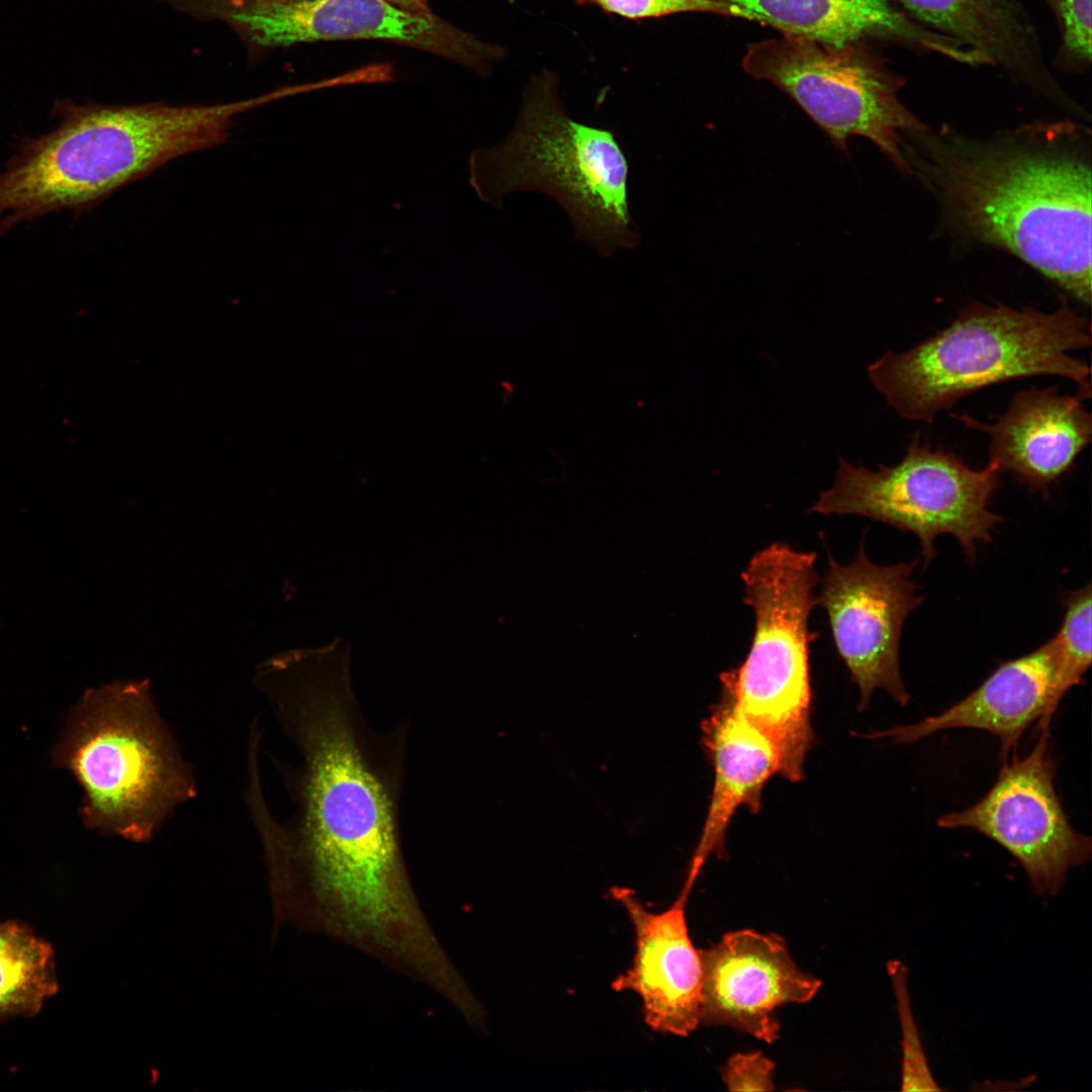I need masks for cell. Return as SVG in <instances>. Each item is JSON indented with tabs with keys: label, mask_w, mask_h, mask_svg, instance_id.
Returning <instances> with one entry per match:
<instances>
[{
	"label": "cell",
	"mask_w": 1092,
	"mask_h": 1092,
	"mask_svg": "<svg viewBox=\"0 0 1092 1092\" xmlns=\"http://www.w3.org/2000/svg\"><path fill=\"white\" fill-rule=\"evenodd\" d=\"M339 643L273 659L256 685L300 763L282 826L264 803L258 771L248 802L264 848L276 927L342 941L400 974L431 963L441 943L412 885L399 830L407 727L366 720Z\"/></svg>",
	"instance_id": "1"
},
{
	"label": "cell",
	"mask_w": 1092,
	"mask_h": 1092,
	"mask_svg": "<svg viewBox=\"0 0 1092 1092\" xmlns=\"http://www.w3.org/2000/svg\"><path fill=\"white\" fill-rule=\"evenodd\" d=\"M931 177L972 239L1014 254L1091 302V170L1067 150L938 139Z\"/></svg>",
	"instance_id": "2"
},
{
	"label": "cell",
	"mask_w": 1092,
	"mask_h": 1092,
	"mask_svg": "<svg viewBox=\"0 0 1092 1092\" xmlns=\"http://www.w3.org/2000/svg\"><path fill=\"white\" fill-rule=\"evenodd\" d=\"M246 100L212 105L76 104L58 100L59 125L26 139L0 171V231L62 209L84 210L164 164L223 144Z\"/></svg>",
	"instance_id": "3"
},
{
	"label": "cell",
	"mask_w": 1092,
	"mask_h": 1092,
	"mask_svg": "<svg viewBox=\"0 0 1092 1092\" xmlns=\"http://www.w3.org/2000/svg\"><path fill=\"white\" fill-rule=\"evenodd\" d=\"M1091 324L1065 301L1053 312L972 303L943 330L870 364L868 377L903 419L930 424L979 389L1020 378H1068L1091 396L1090 366L1071 352L1091 346Z\"/></svg>",
	"instance_id": "4"
},
{
	"label": "cell",
	"mask_w": 1092,
	"mask_h": 1092,
	"mask_svg": "<svg viewBox=\"0 0 1092 1092\" xmlns=\"http://www.w3.org/2000/svg\"><path fill=\"white\" fill-rule=\"evenodd\" d=\"M469 183L500 208L517 191H535L566 212L576 241L603 257L641 243L628 195L629 165L613 130L572 119L552 73L528 85L512 129L500 144L475 149Z\"/></svg>",
	"instance_id": "5"
},
{
	"label": "cell",
	"mask_w": 1092,
	"mask_h": 1092,
	"mask_svg": "<svg viewBox=\"0 0 1092 1092\" xmlns=\"http://www.w3.org/2000/svg\"><path fill=\"white\" fill-rule=\"evenodd\" d=\"M55 758L84 791V823L133 842L150 841L197 793L192 768L159 715L148 679L88 689L69 717Z\"/></svg>",
	"instance_id": "6"
},
{
	"label": "cell",
	"mask_w": 1092,
	"mask_h": 1092,
	"mask_svg": "<svg viewBox=\"0 0 1092 1092\" xmlns=\"http://www.w3.org/2000/svg\"><path fill=\"white\" fill-rule=\"evenodd\" d=\"M815 552L774 542L753 554L740 576L754 615L745 659L720 673L721 696L772 743L779 771L796 783L812 745L810 629L818 583Z\"/></svg>",
	"instance_id": "7"
},
{
	"label": "cell",
	"mask_w": 1092,
	"mask_h": 1092,
	"mask_svg": "<svg viewBox=\"0 0 1092 1092\" xmlns=\"http://www.w3.org/2000/svg\"><path fill=\"white\" fill-rule=\"evenodd\" d=\"M999 474L992 462L974 469L915 434L893 466L873 471L839 458L833 485L819 493L809 513L856 515L912 533L919 539L924 567L936 555L934 539L949 534L974 562L977 544L992 541L1002 521L989 510Z\"/></svg>",
	"instance_id": "8"
},
{
	"label": "cell",
	"mask_w": 1092,
	"mask_h": 1092,
	"mask_svg": "<svg viewBox=\"0 0 1092 1092\" xmlns=\"http://www.w3.org/2000/svg\"><path fill=\"white\" fill-rule=\"evenodd\" d=\"M742 65L791 96L838 150L848 153V140L863 136L906 170L900 133L924 127L899 97L906 80L866 44L835 48L784 34L751 43Z\"/></svg>",
	"instance_id": "9"
},
{
	"label": "cell",
	"mask_w": 1092,
	"mask_h": 1092,
	"mask_svg": "<svg viewBox=\"0 0 1092 1092\" xmlns=\"http://www.w3.org/2000/svg\"><path fill=\"white\" fill-rule=\"evenodd\" d=\"M192 16L220 20L260 49L337 39H377L425 51L474 70L500 58L434 13L406 11L387 0H188Z\"/></svg>",
	"instance_id": "10"
},
{
	"label": "cell",
	"mask_w": 1092,
	"mask_h": 1092,
	"mask_svg": "<svg viewBox=\"0 0 1092 1092\" xmlns=\"http://www.w3.org/2000/svg\"><path fill=\"white\" fill-rule=\"evenodd\" d=\"M1049 730L1022 759L1012 755L987 794L963 811L937 819L942 828H972L1017 859L1032 890L1055 895L1068 872L1091 857V838L1076 831L1062 806L1054 780Z\"/></svg>",
	"instance_id": "11"
},
{
	"label": "cell",
	"mask_w": 1092,
	"mask_h": 1092,
	"mask_svg": "<svg viewBox=\"0 0 1092 1092\" xmlns=\"http://www.w3.org/2000/svg\"><path fill=\"white\" fill-rule=\"evenodd\" d=\"M920 559L880 565L867 555L863 539L849 564L828 557L816 606L827 616L840 659L859 691L858 710H867L876 690L901 706L910 695L900 668V640L907 617L924 597L912 571Z\"/></svg>",
	"instance_id": "12"
},
{
	"label": "cell",
	"mask_w": 1092,
	"mask_h": 1092,
	"mask_svg": "<svg viewBox=\"0 0 1092 1092\" xmlns=\"http://www.w3.org/2000/svg\"><path fill=\"white\" fill-rule=\"evenodd\" d=\"M699 952L701 1023L733 1027L767 1042L780 1035L777 1009L810 1001L821 986L794 963L777 934L737 930Z\"/></svg>",
	"instance_id": "13"
},
{
	"label": "cell",
	"mask_w": 1092,
	"mask_h": 1092,
	"mask_svg": "<svg viewBox=\"0 0 1092 1092\" xmlns=\"http://www.w3.org/2000/svg\"><path fill=\"white\" fill-rule=\"evenodd\" d=\"M1060 653L1055 638L1023 656L1001 662L971 694L943 712L916 723L868 734L899 744L921 740L957 728L990 732L1000 740V758L1014 755L1024 731L1038 721L1046 731L1058 710Z\"/></svg>",
	"instance_id": "14"
},
{
	"label": "cell",
	"mask_w": 1092,
	"mask_h": 1092,
	"mask_svg": "<svg viewBox=\"0 0 1092 1092\" xmlns=\"http://www.w3.org/2000/svg\"><path fill=\"white\" fill-rule=\"evenodd\" d=\"M635 929L636 951L630 970L612 987L632 990L643 1001L644 1018L654 1030L687 1036L701 1023L702 964L689 935L681 891L665 911L647 910L633 892L614 889Z\"/></svg>",
	"instance_id": "15"
},
{
	"label": "cell",
	"mask_w": 1092,
	"mask_h": 1092,
	"mask_svg": "<svg viewBox=\"0 0 1092 1092\" xmlns=\"http://www.w3.org/2000/svg\"><path fill=\"white\" fill-rule=\"evenodd\" d=\"M1078 395L1056 387H1032L1014 394L992 424L959 416L967 428L990 438L989 462L1012 474L1032 491L1048 492L1073 466L1091 441V414Z\"/></svg>",
	"instance_id": "16"
},
{
	"label": "cell",
	"mask_w": 1092,
	"mask_h": 1092,
	"mask_svg": "<svg viewBox=\"0 0 1092 1092\" xmlns=\"http://www.w3.org/2000/svg\"><path fill=\"white\" fill-rule=\"evenodd\" d=\"M741 17L822 44L843 48L879 40L974 67L964 43L928 29L891 0H713Z\"/></svg>",
	"instance_id": "17"
},
{
	"label": "cell",
	"mask_w": 1092,
	"mask_h": 1092,
	"mask_svg": "<svg viewBox=\"0 0 1092 1092\" xmlns=\"http://www.w3.org/2000/svg\"><path fill=\"white\" fill-rule=\"evenodd\" d=\"M891 1L922 26L964 43L1012 81L1060 103L1069 101L1023 0Z\"/></svg>",
	"instance_id": "18"
},
{
	"label": "cell",
	"mask_w": 1092,
	"mask_h": 1092,
	"mask_svg": "<svg viewBox=\"0 0 1092 1092\" xmlns=\"http://www.w3.org/2000/svg\"><path fill=\"white\" fill-rule=\"evenodd\" d=\"M703 739L714 768V783L706 820L685 885L693 887L711 854L722 856L728 826L737 809L752 813L761 807V792L779 771L772 743L742 718L721 696L703 722Z\"/></svg>",
	"instance_id": "19"
},
{
	"label": "cell",
	"mask_w": 1092,
	"mask_h": 1092,
	"mask_svg": "<svg viewBox=\"0 0 1092 1092\" xmlns=\"http://www.w3.org/2000/svg\"><path fill=\"white\" fill-rule=\"evenodd\" d=\"M58 991L52 944L24 922H0V1020L36 1015Z\"/></svg>",
	"instance_id": "20"
},
{
	"label": "cell",
	"mask_w": 1092,
	"mask_h": 1092,
	"mask_svg": "<svg viewBox=\"0 0 1092 1092\" xmlns=\"http://www.w3.org/2000/svg\"><path fill=\"white\" fill-rule=\"evenodd\" d=\"M1091 583L1066 594L1062 624L1054 636L1060 653L1058 695L1061 700L1083 680L1091 666Z\"/></svg>",
	"instance_id": "21"
},
{
	"label": "cell",
	"mask_w": 1092,
	"mask_h": 1092,
	"mask_svg": "<svg viewBox=\"0 0 1092 1092\" xmlns=\"http://www.w3.org/2000/svg\"><path fill=\"white\" fill-rule=\"evenodd\" d=\"M892 986L897 999V1010L902 1032V1079L903 1091H939L934 1080L913 1017L907 988V970L898 961L888 964Z\"/></svg>",
	"instance_id": "22"
},
{
	"label": "cell",
	"mask_w": 1092,
	"mask_h": 1092,
	"mask_svg": "<svg viewBox=\"0 0 1092 1092\" xmlns=\"http://www.w3.org/2000/svg\"><path fill=\"white\" fill-rule=\"evenodd\" d=\"M1059 29L1051 66L1063 73H1085L1091 65V1L1044 0Z\"/></svg>",
	"instance_id": "23"
},
{
	"label": "cell",
	"mask_w": 1092,
	"mask_h": 1092,
	"mask_svg": "<svg viewBox=\"0 0 1092 1092\" xmlns=\"http://www.w3.org/2000/svg\"><path fill=\"white\" fill-rule=\"evenodd\" d=\"M630 19L656 18L680 12H709L729 16L727 7L713 0H577Z\"/></svg>",
	"instance_id": "24"
},
{
	"label": "cell",
	"mask_w": 1092,
	"mask_h": 1092,
	"mask_svg": "<svg viewBox=\"0 0 1092 1092\" xmlns=\"http://www.w3.org/2000/svg\"><path fill=\"white\" fill-rule=\"evenodd\" d=\"M775 1064L759 1052L735 1054L721 1071L730 1091H772Z\"/></svg>",
	"instance_id": "25"
},
{
	"label": "cell",
	"mask_w": 1092,
	"mask_h": 1092,
	"mask_svg": "<svg viewBox=\"0 0 1092 1092\" xmlns=\"http://www.w3.org/2000/svg\"><path fill=\"white\" fill-rule=\"evenodd\" d=\"M388 2L402 8L406 11L418 14H431L433 13L429 7L428 0H387Z\"/></svg>",
	"instance_id": "26"
},
{
	"label": "cell",
	"mask_w": 1092,
	"mask_h": 1092,
	"mask_svg": "<svg viewBox=\"0 0 1092 1092\" xmlns=\"http://www.w3.org/2000/svg\"><path fill=\"white\" fill-rule=\"evenodd\" d=\"M281 1H302V0H281Z\"/></svg>",
	"instance_id": "27"
}]
</instances>
